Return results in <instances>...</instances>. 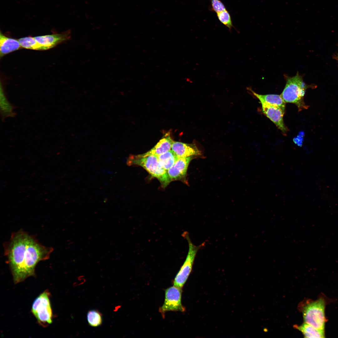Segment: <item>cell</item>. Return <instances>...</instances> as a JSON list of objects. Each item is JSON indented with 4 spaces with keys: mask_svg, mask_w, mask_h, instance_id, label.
I'll use <instances>...</instances> for the list:
<instances>
[{
    "mask_svg": "<svg viewBox=\"0 0 338 338\" xmlns=\"http://www.w3.org/2000/svg\"><path fill=\"white\" fill-rule=\"evenodd\" d=\"M286 83L280 95L285 102L292 103L298 107L299 111L306 109L308 106L304 101V96L308 86L304 82L302 76L297 72L295 76L285 75Z\"/></svg>",
    "mask_w": 338,
    "mask_h": 338,
    "instance_id": "7a4b0ae2",
    "label": "cell"
},
{
    "mask_svg": "<svg viewBox=\"0 0 338 338\" xmlns=\"http://www.w3.org/2000/svg\"><path fill=\"white\" fill-rule=\"evenodd\" d=\"M173 141L170 134L167 133L150 150L145 153L137 156L140 157L146 156L149 155L158 156L170 150Z\"/></svg>",
    "mask_w": 338,
    "mask_h": 338,
    "instance_id": "7c38bea8",
    "label": "cell"
},
{
    "mask_svg": "<svg viewBox=\"0 0 338 338\" xmlns=\"http://www.w3.org/2000/svg\"><path fill=\"white\" fill-rule=\"evenodd\" d=\"M21 48V46L18 40L7 37L0 32V58L12 52L18 50Z\"/></svg>",
    "mask_w": 338,
    "mask_h": 338,
    "instance_id": "4fadbf2b",
    "label": "cell"
},
{
    "mask_svg": "<svg viewBox=\"0 0 338 338\" xmlns=\"http://www.w3.org/2000/svg\"><path fill=\"white\" fill-rule=\"evenodd\" d=\"M217 16L219 21L228 27L230 32L233 27L234 28L231 15L227 9L217 13Z\"/></svg>",
    "mask_w": 338,
    "mask_h": 338,
    "instance_id": "d6986e66",
    "label": "cell"
},
{
    "mask_svg": "<svg viewBox=\"0 0 338 338\" xmlns=\"http://www.w3.org/2000/svg\"><path fill=\"white\" fill-rule=\"evenodd\" d=\"M182 288L174 285L165 290L164 301L159 309V312L163 316L167 311H185V308L182 304Z\"/></svg>",
    "mask_w": 338,
    "mask_h": 338,
    "instance_id": "52a82bcc",
    "label": "cell"
},
{
    "mask_svg": "<svg viewBox=\"0 0 338 338\" xmlns=\"http://www.w3.org/2000/svg\"><path fill=\"white\" fill-rule=\"evenodd\" d=\"M49 293L45 291L35 299L33 304L32 311L38 323L46 326L52 322L53 313L49 298Z\"/></svg>",
    "mask_w": 338,
    "mask_h": 338,
    "instance_id": "8992f818",
    "label": "cell"
},
{
    "mask_svg": "<svg viewBox=\"0 0 338 338\" xmlns=\"http://www.w3.org/2000/svg\"><path fill=\"white\" fill-rule=\"evenodd\" d=\"M128 166L138 165L144 168L151 176L157 178L162 187H165L171 181L166 170L160 164L157 156L149 155L140 157L137 155H130L127 159Z\"/></svg>",
    "mask_w": 338,
    "mask_h": 338,
    "instance_id": "3957f363",
    "label": "cell"
},
{
    "mask_svg": "<svg viewBox=\"0 0 338 338\" xmlns=\"http://www.w3.org/2000/svg\"><path fill=\"white\" fill-rule=\"evenodd\" d=\"M327 301L325 297L322 295L316 300L307 301L303 307V314L305 323L314 327L325 330L327 321L325 309Z\"/></svg>",
    "mask_w": 338,
    "mask_h": 338,
    "instance_id": "277c9868",
    "label": "cell"
},
{
    "mask_svg": "<svg viewBox=\"0 0 338 338\" xmlns=\"http://www.w3.org/2000/svg\"><path fill=\"white\" fill-rule=\"evenodd\" d=\"M182 236L188 242V250L186 259L173 281V285L181 288L184 286L191 272L197 252L204 245L203 243L199 246L194 245L187 232L183 233Z\"/></svg>",
    "mask_w": 338,
    "mask_h": 338,
    "instance_id": "5b68a950",
    "label": "cell"
},
{
    "mask_svg": "<svg viewBox=\"0 0 338 338\" xmlns=\"http://www.w3.org/2000/svg\"><path fill=\"white\" fill-rule=\"evenodd\" d=\"M305 338H325V330L317 329L306 323L298 327Z\"/></svg>",
    "mask_w": 338,
    "mask_h": 338,
    "instance_id": "9a60e30c",
    "label": "cell"
},
{
    "mask_svg": "<svg viewBox=\"0 0 338 338\" xmlns=\"http://www.w3.org/2000/svg\"><path fill=\"white\" fill-rule=\"evenodd\" d=\"M53 251L52 248L42 245L23 230L13 233L5 245V254L14 283L34 275L38 263L48 259Z\"/></svg>",
    "mask_w": 338,
    "mask_h": 338,
    "instance_id": "6da1fadb",
    "label": "cell"
},
{
    "mask_svg": "<svg viewBox=\"0 0 338 338\" xmlns=\"http://www.w3.org/2000/svg\"><path fill=\"white\" fill-rule=\"evenodd\" d=\"M1 109L3 113L7 114V115H10V113L12 111L13 108L12 106L10 105L9 103L6 100L3 91L1 89Z\"/></svg>",
    "mask_w": 338,
    "mask_h": 338,
    "instance_id": "ffe728a7",
    "label": "cell"
},
{
    "mask_svg": "<svg viewBox=\"0 0 338 338\" xmlns=\"http://www.w3.org/2000/svg\"><path fill=\"white\" fill-rule=\"evenodd\" d=\"M171 150L178 158L201 155V151L193 144L174 141Z\"/></svg>",
    "mask_w": 338,
    "mask_h": 338,
    "instance_id": "8fae6325",
    "label": "cell"
},
{
    "mask_svg": "<svg viewBox=\"0 0 338 338\" xmlns=\"http://www.w3.org/2000/svg\"><path fill=\"white\" fill-rule=\"evenodd\" d=\"M261 104L262 111L266 116L283 133H286L288 129L284 125L283 120V116L285 109L263 103Z\"/></svg>",
    "mask_w": 338,
    "mask_h": 338,
    "instance_id": "9c48e42d",
    "label": "cell"
},
{
    "mask_svg": "<svg viewBox=\"0 0 338 338\" xmlns=\"http://www.w3.org/2000/svg\"><path fill=\"white\" fill-rule=\"evenodd\" d=\"M86 318L89 325L93 327L100 326L102 323V314L98 310H91L88 311Z\"/></svg>",
    "mask_w": 338,
    "mask_h": 338,
    "instance_id": "ac0fdd59",
    "label": "cell"
},
{
    "mask_svg": "<svg viewBox=\"0 0 338 338\" xmlns=\"http://www.w3.org/2000/svg\"><path fill=\"white\" fill-rule=\"evenodd\" d=\"M248 90L259 100L261 103L279 106L285 109V103L280 95L274 94L262 95L256 93L250 88H248Z\"/></svg>",
    "mask_w": 338,
    "mask_h": 338,
    "instance_id": "5bb4252c",
    "label": "cell"
},
{
    "mask_svg": "<svg viewBox=\"0 0 338 338\" xmlns=\"http://www.w3.org/2000/svg\"><path fill=\"white\" fill-rule=\"evenodd\" d=\"M157 157L161 165L167 171L174 165L178 158L172 150L160 155Z\"/></svg>",
    "mask_w": 338,
    "mask_h": 338,
    "instance_id": "2e32d148",
    "label": "cell"
},
{
    "mask_svg": "<svg viewBox=\"0 0 338 338\" xmlns=\"http://www.w3.org/2000/svg\"><path fill=\"white\" fill-rule=\"evenodd\" d=\"M210 2V10L217 13L226 9L224 4L220 0H209Z\"/></svg>",
    "mask_w": 338,
    "mask_h": 338,
    "instance_id": "44dd1931",
    "label": "cell"
},
{
    "mask_svg": "<svg viewBox=\"0 0 338 338\" xmlns=\"http://www.w3.org/2000/svg\"><path fill=\"white\" fill-rule=\"evenodd\" d=\"M193 156L178 158L174 165L167 171L171 181L180 180L186 182L187 171L190 162Z\"/></svg>",
    "mask_w": 338,
    "mask_h": 338,
    "instance_id": "ba28073f",
    "label": "cell"
},
{
    "mask_svg": "<svg viewBox=\"0 0 338 338\" xmlns=\"http://www.w3.org/2000/svg\"><path fill=\"white\" fill-rule=\"evenodd\" d=\"M18 40L21 47L34 50H46V49L40 44L34 37L31 36L22 38Z\"/></svg>",
    "mask_w": 338,
    "mask_h": 338,
    "instance_id": "e0dca14e",
    "label": "cell"
},
{
    "mask_svg": "<svg viewBox=\"0 0 338 338\" xmlns=\"http://www.w3.org/2000/svg\"><path fill=\"white\" fill-rule=\"evenodd\" d=\"M34 37L40 44L47 50L69 40L71 38V31L69 30L60 33L37 36Z\"/></svg>",
    "mask_w": 338,
    "mask_h": 338,
    "instance_id": "30bf717a",
    "label": "cell"
}]
</instances>
